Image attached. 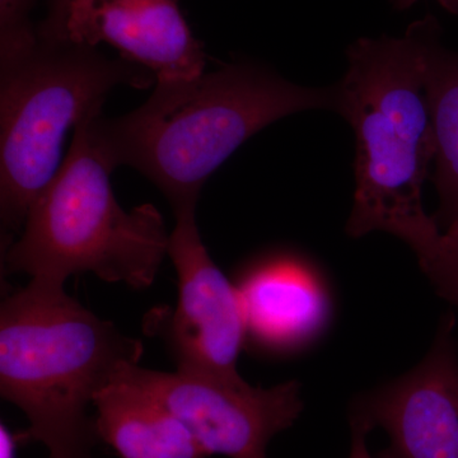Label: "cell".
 I'll return each instance as SVG.
<instances>
[{"label": "cell", "instance_id": "obj_12", "mask_svg": "<svg viewBox=\"0 0 458 458\" xmlns=\"http://www.w3.org/2000/svg\"><path fill=\"white\" fill-rule=\"evenodd\" d=\"M424 81L436 146L432 174L439 197L436 221L439 227H448L458 219V51L443 45L441 25L428 40Z\"/></svg>", "mask_w": 458, "mask_h": 458}, {"label": "cell", "instance_id": "obj_7", "mask_svg": "<svg viewBox=\"0 0 458 458\" xmlns=\"http://www.w3.org/2000/svg\"><path fill=\"white\" fill-rule=\"evenodd\" d=\"M195 207L176 210L168 256L177 271L179 297L168 319L167 340L177 369L240 377L237 360L247 336L238 286L212 260L195 218Z\"/></svg>", "mask_w": 458, "mask_h": 458}, {"label": "cell", "instance_id": "obj_15", "mask_svg": "<svg viewBox=\"0 0 458 458\" xmlns=\"http://www.w3.org/2000/svg\"><path fill=\"white\" fill-rule=\"evenodd\" d=\"M74 2L75 0H49L47 18L36 26L38 35L51 41L69 40L66 26Z\"/></svg>", "mask_w": 458, "mask_h": 458}, {"label": "cell", "instance_id": "obj_3", "mask_svg": "<svg viewBox=\"0 0 458 458\" xmlns=\"http://www.w3.org/2000/svg\"><path fill=\"white\" fill-rule=\"evenodd\" d=\"M143 352L140 339L84 309L64 286L30 282L5 297L0 394L29 419L18 439L42 443L50 458H98L89 406Z\"/></svg>", "mask_w": 458, "mask_h": 458}, {"label": "cell", "instance_id": "obj_19", "mask_svg": "<svg viewBox=\"0 0 458 458\" xmlns=\"http://www.w3.org/2000/svg\"><path fill=\"white\" fill-rule=\"evenodd\" d=\"M439 3L451 13H458V0H439Z\"/></svg>", "mask_w": 458, "mask_h": 458}, {"label": "cell", "instance_id": "obj_16", "mask_svg": "<svg viewBox=\"0 0 458 458\" xmlns=\"http://www.w3.org/2000/svg\"><path fill=\"white\" fill-rule=\"evenodd\" d=\"M352 450L349 458H373L367 448L366 437L369 430L360 423L352 421Z\"/></svg>", "mask_w": 458, "mask_h": 458}, {"label": "cell", "instance_id": "obj_6", "mask_svg": "<svg viewBox=\"0 0 458 458\" xmlns=\"http://www.w3.org/2000/svg\"><path fill=\"white\" fill-rule=\"evenodd\" d=\"M126 376L171 410L208 457L267 458L271 439L293 426L303 409L295 381L261 388L241 376L158 372L140 364Z\"/></svg>", "mask_w": 458, "mask_h": 458}, {"label": "cell", "instance_id": "obj_1", "mask_svg": "<svg viewBox=\"0 0 458 458\" xmlns=\"http://www.w3.org/2000/svg\"><path fill=\"white\" fill-rule=\"evenodd\" d=\"M337 105L335 84L301 86L242 60L190 80L157 82L131 113L90 114L87 132L111 171L128 165L140 172L176 212L197 208L207 180L256 132L303 111L337 113Z\"/></svg>", "mask_w": 458, "mask_h": 458}, {"label": "cell", "instance_id": "obj_4", "mask_svg": "<svg viewBox=\"0 0 458 458\" xmlns=\"http://www.w3.org/2000/svg\"><path fill=\"white\" fill-rule=\"evenodd\" d=\"M96 113L75 126L64 162L33 200L22 234L5 249L3 267L8 274L25 273L31 282L51 286H64L69 276L87 271L134 289L155 282L170 234L153 205L125 212L117 203L113 171L87 132Z\"/></svg>", "mask_w": 458, "mask_h": 458}, {"label": "cell", "instance_id": "obj_2", "mask_svg": "<svg viewBox=\"0 0 458 458\" xmlns=\"http://www.w3.org/2000/svg\"><path fill=\"white\" fill-rule=\"evenodd\" d=\"M438 25L429 14L403 36L352 42L346 73L335 84L337 114L355 135V189L346 233L393 234L415 252L421 269L433 260L443 237L423 204L436 156L424 62Z\"/></svg>", "mask_w": 458, "mask_h": 458}, {"label": "cell", "instance_id": "obj_13", "mask_svg": "<svg viewBox=\"0 0 458 458\" xmlns=\"http://www.w3.org/2000/svg\"><path fill=\"white\" fill-rule=\"evenodd\" d=\"M38 0H0V57L12 55L38 38L31 12Z\"/></svg>", "mask_w": 458, "mask_h": 458}, {"label": "cell", "instance_id": "obj_8", "mask_svg": "<svg viewBox=\"0 0 458 458\" xmlns=\"http://www.w3.org/2000/svg\"><path fill=\"white\" fill-rule=\"evenodd\" d=\"M454 318L405 376L355 401L352 421L382 428L390 445L379 458H458V352Z\"/></svg>", "mask_w": 458, "mask_h": 458}, {"label": "cell", "instance_id": "obj_11", "mask_svg": "<svg viewBox=\"0 0 458 458\" xmlns=\"http://www.w3.org/2000/svg\"><path fill=\"white\" fill-rule=\"evenodd\" d=\"M129 369L93 401L99 441L122 458H207L189 428L126 376Z\"/></svg>", "mask_w": 458, "mask_h": 458}, {"label": "cell", "instance_id": "obj_17", "mask_svg": "<svg viewBox=\"0 0 458 458\" xmlns=\"http://www.w3.org/2000/svg\"><path fill=\"white\" fill-rule=\"evenodd\" d=\"M16 437L4 426L0 428V458H16Z\"/></svg>", "mask_w": 458, "mask_h": 458}, {"label": "cell", "instance_id": "obj_9", "mask_svg": "<svg viewBox=\"0 0 458 458\" xmlns=\"http://www.w3.org/2000/svg\"><path fill=\"white\" fill-rule=\"evenodd\" d=\"M69 40L98 47L149 69L157 82L204 73L203 44L192 36L177 0H75L66 26Z\"/></svg>", "mask_w": 458, "mask_h": 458}, {"label": "cell", "instance_id": "obj_14", "mask_svg": "<svg viewBox=\"0 0 458 458\" xmlns=\"http://www.w3.org/2000/svg\"><path fill=\"white\" fill-rule=\"evenodd\" d=\"M423 271L438 294L458 310V219L445 227L438 252Z\"/></svg>", "mask_w": 458, "mask_h": 458}, {"label": "cell", "instance_id": "obj_5", "mask_svg": "<svg viewBox=\"0 0 458 458\" xmlns=\"http://www.w3.org/2000/svg\"><path fill=\"white\" fill-rule=\"evenodd\" d=\"M155 83L149 69L72 40L38 35L29 47L0 57L2 251L59 170L69 129L101 111L119 84L147 89Z\"/></svg>", "mask_w": 458, "mask_h": 458}, {"label": "cell", "instance_id": "obj_18", "mask_svg": "<svg viewBox=\"0 0 458 458\" xmlns=\"http://www.w3.org/2000/svg\"><path fill=\"white\" fill-rule=\"evenodd\" d=\"M393 3L394 8L399 11H406V9L411 8L412 5L417 4L419 0H390Z\"/></svg>", "mask_w": 458, "mask_h": 458}, {"label": "cell", "instance_id": "obj_10", "mask_svg": "<svg viewBox=\"0 0 458 458\" xmlns=\"http://www.w3.org/2000/svg\"><path fill=\"white\" fill-rule=\"evenodd\" d=\"M238 286L247 335L267 348L301 345L327 318V297L311 273L289 259L259 265Z\"/></svg>", "mask_w": 458, "mask_h": 458}]
</instances>
